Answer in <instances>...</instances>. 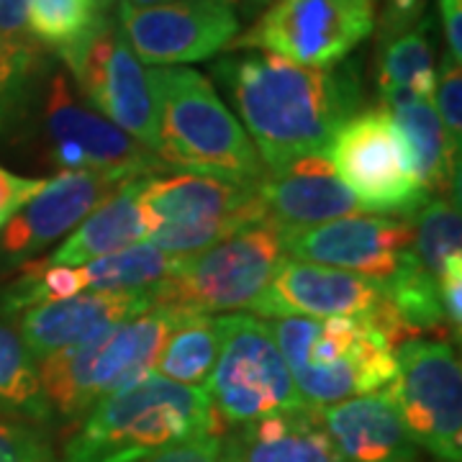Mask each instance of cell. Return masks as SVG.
<instances>
[{
	"label": "cell",
	"mask_w": 462,
	"mask_h": 462,
	"mask_svg": "<svg viewBox=\"0 0 462 462\" xmlns=\"http://www.w3.org/2000/svg\"><path fill=\"white\" fill-rule=\"evenodd\" d=\"M247 126L264 170L321 154L331 136L360 108L355 67H303L275 54L229 57L214 67Z\"/></svg>",
	"instance_id": "6da1fadb"
},
{
	"label": "cell",
	"mask_w": 462,
	"mask_h": 462,
	"mask_svg": "<svg viewBox=\"0 0 462 462\" xmlns=\"http://www.w3.org/2000/svg\"><path fill=\"white\" fill-rule=\"evenodd\" d=\"M226 424L203 388L182 385L157 373L132 383L83 416L67 442L65 462H142L170 447L221 437Z\"/></svg>",
	"instance_id": "7a4b0ae2"
},
{
	"label": "cell",
	"mask_w": 462,
	"mask_h": 462,
	"mask_svg": "<svg viewBox=\"0 0 462 462\" xmlns=\"http://www.w3.org/2000/svg\"><path fill=\"white\" fill-rule=\"evenodd\" d=\"M147 78L157 116L154 154L165 165L221 180L263 178L264 162L249 134L206 75L190 67H154Z\"/></svg>",
	"instance_id": "3957f363"
},
{
	"label": "cell",
	"mask_w": 462,
	"mask_h": 462,
	"mask_svg": "<svg viewBox=\"0 0 462 462\" xmlns=\"http://www.w3.org/2000/svg\"><path fill=\"white\" fill-rule=\"evenodd\" d=\"M270 331L298 393L314 409L378 393L396 378V349L367 319L285 316L270 321Z\"/></svg>",
	"instance_id": "277c9868"
},
{
	"label": "cell",
	"mask_w": 462,
	"mask_h": 462,
	"mask_svg": "<svg viewBox=\"0 0 462 462\" xmlns=\"http://www.w3.org/2000/svg\"><path fill=\"white\" fill-rule=\"evenodd\" d=\"M180 319L160 309L108 327L83 345L39 360L42 393L51 416L83 419L100 398L154 373V360L170 329Z\"/></svg>",
	"instance_id": "5b68a950"
},
{
	"label": "cell",
	"mask_w": 462,
	"mask_h": 462,
	"mask_svg": "<svg viewBox=\"0 0 462 462\" xmlns=\"http://www.w3.org/2000/svg\"><path fill=\"white\" fill-rule=\"evenodd\" d=\"M282 257V231L275 224L245 226L211 247L178 257L165 281L149 288L152 309L178 319L252 309Z\"/></svg>",
	"instance_id": "8992f818"
},
{
	"label": "cell",
	"mask_w": 462,
	"mask_h": 462,
	"mask_svg": "<svg viewBox=\"0 0 462 462\" xmlns=\"http://www.w3.org/2000/svg\"><path fill=\"white\" fill-rule=\"evenodd\" d=\"M257 182L221 180L196 172L149 175L139 188V206L147 224L144 242L172 257H185L245 226L267 221Z\"/></svg>",
	"instance_id": "52a82bcc"
},
{
	"label": "cell",
	"mask_w": 462,
	"mask_h": 462,
	"mask_svg": "<svg viewBox=\"0 0 462 462\" xmlns=\"http://www.w3.org/2000/svg\"><path fill=\"white\" fill-rule=\"evenodd\" d=\"M203 391L226 427L309 406L275 345L270 321L247 314L224 316L221 352Z\"/></svg>",
	"instance_id": "ba28073f"
},
{
	"label": "cell",
	"mask_w": 462,
	"mask_h": 462,
	"mask_svg": "<svg viewBox=\"0 0 462 462\" xmlns=\"http://www.w3.org/2000/svg\"><path fill=\"white\" fill-rule=\"evenodd\" d=\"M327 160L337 178L373 214L413 216L430 196L416 180L406 142L385 108H367L349 116L331 136Z\"/></svg>",
	"instance_id": "9c48e42d"
},
{
	"label": "cell",
	"mask_w": 462,
	"mask_h": 462,
	"mask_svg": "<svg viewBox=\"0 0 462 462\" xmlns=\"http://www.w3.org/2000/svg\"><path fill=\"white\" fill-rule=\"evenodd\" d=\"M375 29V0H278L226 50H263L303 67H337Z\"/></svg>",
	"instance_id": "30bf717a"
},
{
	"label": "cell",
	"mask_w": 462,
	"mask_h": 462,
	"mask_svg": "<svg viewBox=\"0 0 462 462\" xmlns=\"http://www.w3.org/2000/svg\"><path fill=\"white\" fill-rule=\"evenodd\" d=\"M398 373L388 385L416 447L439 462H462V370L447 339H411L396 349Z\"/></svg>",
	"instance_id": "8fae6325"
},
{
	"label": "cell",
	"mask_w": 462,
	"mask_h": 462,
	"mask_svg": "<svg viewBox=\"0 0 462 462\" xmlns=\"http://www.w3.org/2000/svg\"><path fill=\"white\" fill-rule=\"evenodd\" d=\"M75 75L88 103L134 142L157 152V116L147 69L114 18H103L96 32L60 54Z\"/></svg>",
	"instance_id": "7c38bea8"
},
{
	"label": "cell",
	"mask_w": 462,
	"mask_h": 462,
	"mask_svg": "<svg viewBox=\"0 0 462 462\" xmlns=\"http://www.w3.org/2000/svg\"><path fill=\"white\" fill-rule=\"evenodd\" d=\"M118 29L139 62L175 67L226 50L239 33V18L224 0H170L149 8L121 0Z\"/></svg>",
	"instance_id": "4fadbf2b"
},
{
	"label": "cell",
	"mask_w": 462,
	"mask_h": 462,
	"mask_svg": "<svg viewBox=\"0 0 462 462\" xmlns=\"http://www.w3.org/2000/svg\"><path fill=\"white\" fill-rule=\"evenodd\" d=\"M44 129L54 162L62 170H114L149 178L167 167L154 152L75 98L62 72L51 78L47 90Z\"/></svg>",
	"instance_id": "5bb4252c"
},
{
	"label": "cell",
	"mask_w": 462,
	"mask_h": 462,
	"mask_svg": "<svg viewBox=\"0 0 462 462\" xmlns=\"http://www.w3.org/2000/svg\"><path fill=\"white\" fill-rule=\"evenodd\" d=\"M132 180L114 170H62L0 229V252L29 257L47 249Z\"/></svg>",
	"instance_id": "9a60e30c"
},
{
	"label": "cell",
	"mask_w": 462,
	"mask_h": 462,
	"mask_svg": "<svg viewBox=\"0 0 462 462\" xmlns=\"http://www.w3.org/2000/svg\"><path fill=\"white\" fill-rule=\"evenodd\" d=\"M413 224L398 216H345L314 229L285 231L282 247L293 260L388 278L411 249Z\"/></svg>",
	"instance_id": "2e32d148"
},
{
	"label": "cell",
	"mask_w": 462,
	"mask_h": 462,
	"mask_svg": "<svg viewBox=\"0 0 462 462\" xmlns=\"http://www.w3.org/2000/svg\"><path fill=\"white\" fill-rule=\"evenodd\" d=\"M385 300V281L337 267L282 257L273 281L252 303V311L270 319H373Z\"/></svg>",
	"instance_id": "e0dca14e"
},
{
	"label": "cell",
	"mask_w": 462,
	"mask_h": 462,
	"mask_svg": "<svg viewBox=\"0 0 462 462\" xmlns=\"http://www.w3.org/2000/svg\"><path fill=\"white\" fill-rule=\"evenodd\" d=\"M257 193L267 221L282 234L365 214L360 200L337 178L324 152L306 154L278 170H264L257 182Z\"/></svg>",
	"instance_id": "ac0fdd59"
},
{
	"label": "cell",
	"mask_w": 462,
	"mask_h": 462,
	"mask_svg": "<svg viewBox=\"0 0 462 462\" xmlns=\"http://www.w3.org/2000/svg\"><path fill=\"white\" fill-rule=\"evenodd\" d=\"M149 309V291H93L23 309L18 331L33 360H44L60 349L83 345L108 327L147 314Z\"/></svg>",
	"instance_id": "d6986e66"
},
{
	"label": "cell",
	"mask_w": 462,
	"mask_h": 462,
	"mask_svg": "<svg viewBox=\"0 0 462 462\" xmlns=\"http://www.w3.org/2000/svg\"><path fill=\"white\" fill-rule=\"evenodd\" d=\"M218 462H345L321 409L300 406L226 427L218 439Z\"/></svg>",
	"instance_id": "ffe728a7"
},
{
	"label": "cell",
	"mask_w": 462,
	"mask_h": 462,
	"mask_svg": "<svg viewBox=\"0 0 462 462\" xmlns=\"http://www.w3.org/2000/svg\"><path fill=\"white\" fill-rule=\"evenodd\" d=\"M321 419L345 462H419L416 442L385 391L327 406Z\"/></svg>",
	"instance_id": "44dd1931"
},
{
	"label": "cell",
	"mask_w": 462,
	"mask_h": 462,
	"mask_svg": "<svg viewBox=\"0 0 462 462\" xmlns=\"http://www.w3.org/2000/svg\"><path fill=\"white\" fill-rule=\"evenodd\" d=\"M144 178L126 182L118 193L98 206L78 229L44 260L47 264H85L108 252L147 239V224L139 206V188Z\"/></svg>",
	"instance_id": "7402d4cb"
},
{
	"label": "cell",
	"mask_w": 462,
	"mask_h": 462,
	"mask_svg": "<svg viewBox=\"0 0 462 462\" xmlns=\"http://www.w3.org/2000/svg\"><path fill=\"white\" fill-rule=\"evenodd\" d=\"M434 23L424 16L411 29L380 42L378 88L383 108L393 111L434 98Z\"/></svg>",
	"instance_id": "603a6c76"
},
{
	"label": "cell",
	"mask_w": 462,
	"mask_h": 462,
	"mask_svg": "<svg viewBox=\"0 0 462 462\" xmlns=\"http://www.w3.org/2000/svg\"><path fill=\"white\" fill-rule=\"evenodd\" d=\"M406 142L416 180L427 196L460 193V154L449 147L431 100H416L388 111Z\"/></svg>",
	"instance_id": "cb8c5ba5"
},
{
	"label": "cell",
	"mask_w": 462,
	"mask_h": 462,
	"mask_svg": "<svg viewBox=\"0 0 462 462\" xmlns=\"http://www.w3.org/2000/svg\"><path fill=\"white\" fill-rule=\"evenodd\" d=\"M221 342L224 316H185L165 337L154 370L167 380L203 388L214 373Z\"/></svg>",
	"instance_id": "d4e9b609"
},
{
	"label": "cell",
	"mask_w": 462,
	"mask_h": 462,
	"mask_svg": "<svg viewBox=\"0 0 462 462\" xmlns=\"http://www.w3.org/2000/svg\"><path fill=\"white\" fill-rule=\"evenodd\" d=\"M0 411L23 416L33 424L50 421L51 411L42 393L39 367L21 331L0 319Z\"/></svg>",
	"instance_id": "484cf974"
},
{
	"label": "cell",
	"mask_w": 462,
	"mask_h": 462,
	"mask_svg": "<svg viewBox=\"0 0 462 462\" xmlns=\"http://www.w3.org/2000/svg\"><path fill=\"white\" fill-rule=\"evenodd\" d=\"M178 257L149 242H136L124 249L96 257L83 267L85 291H149L172 273Z\"/></svg>",
	"instance_id": "4316f807"
},
{
	"label": "cell",
	"mask_w": 462,
	"mask_h": 462,
	"mask_svg": "<svg viewBox=\"0 0 462 462\" xmlns=\"http://www.w3.org/2000/svg\"><path fill=\"white\" fill-rule=\"evenodd\" d=\"M413 216H416V224H413L409 257L439 282L447 263L462 254L460 200L437 196L427 200V206L419 208Z\"/></svg>",
	"instance_id": "83f0119b"
},
{
	"label": "cell",
	"mask_w": 462,
	"mask_h": 462,
	"mask_svg": "<svg viewBox=\"0 0 462 462\" xmlns=\"http://www.w3.org/2000/svg\"><path fill=\"white\" fill-rule=\"evenodd\" d=\"M108 16L100 0H32L29 36L57 54L80 44Z\"/></svg>",
	"instance_id": "f1b7e54d"
},
{
	"label": "cell",
	"mask_w": 462,
	"mask_h": 462,
	"mask_svg": "<svg viewBox=\"0 0 462 462\" xmlns=\"http://www.w3.org/2000/svg\"><path fill=\"white\" fill-rule=\"evenodd\" d=\"M36 62V47L29 42H0V126L14 114Z\"/></svg>",
	"instance_id": "f546056e"
},
{
	"label": "cell",
	"mask_w": 462,
	"mask_h": 462,
	"mask_svg": "<svg viewBox=\"0 0 462 462\" xmlns=\"http://www.w3.org/2000/svg\"><path fill=\"white\" fill-rule=\"evenodd\" d=\"M434 96H437V116L439 124L447 134L449 147L460 154L462 147V75L460 62L452 60L447 54L437 75V85H434Z\"/></svg>",
	"instance_id": "4dcf8cb0"
},
{
	"label": "cell",
	"mask_w": 462,
	"mask_h": 462,
	"mask_svg": "<svg viewBox=\"0 0 462 462\" xmlns=\"http://www.w3.org/2000/svg\"><path fill=\"white\" fill-rule=\"evenodd\" d=\"M54 455L42 431L0 411V462H47Z\"/></svg>",
	"instance_id": "1f68e13d"
},
{
	"label": "cell",
	"mask_w": 462,
	"mask_h": 462,
	"mask_svg": "<svg viewBox=\"0 0 462 462\" xmlns=\"http://www.w3.org/2000/svg\"><path fill=\"white\" fill-rule=\"evenodd\" d=\"M44 182L47 180L21 178V175L8 172L5 167H0V229L44 188Z\"/></svg>",
	"instance_id": "d6a6232c"
},
{
	"label": "cell",
	"mask_w": 462,
	"mask_h": 462,
	"mask_svg": "<svg viewBox=\"0 0 462 462\" xmlns=\"http://www.w3.org/2000/svg\"><path fill=\"white\" fill-rule=\"evenodd\" d=\"M439 293H442V309H445L447 324L455 334V339H460L462 331V254L452 257L447 263L442 281H439Z\"/></svg>",
	"instance_id": "836d02e7"
},
{
	"label": "cell",
	"mask_w": 462,
	"mask_h": 462,
	"mask_svg": "<svg viewBox=\"0 0 462 462\" xmlns=\"http://www.w3.org/2000/svg\"><path fill=\"white\" fill-rule=\"evenodd\" d=\"M427 0H385V8L380 14V42L411 29L424 18Z\"/></svg>",
	"instance_id": "e575fe53"
},
{
	"label": "cell",
	"mask_w": 462,
	"mask_h": 462,
	"mask_svg": "<svg viewBox=\"0 0 462 462\" xmlns=\"http://www.w3.org/2000/svg\"><path fill=\"white\" fill-rule=\"evenodd\" d=\"M218 439L221 437L190 439V442L162 449L142 462H218Z\"/></svg>",
	"instance_id": "d590c367"
},
{
	"label": "cell",
	"mask_w": 462,
	"mask_h": 462,
	"mask_svg": "<svg viewBox=\"0 0 462 462\" xmlns=\"http://www.w3.org/2000/svg\"><path fill=\"white\" fill-rule=\"evenodd\" d=\"M29 3L32 0H0V42H29Z\"/></svg>",
	"instance_id": "8d00e7d4"
},
{
	"label": "cell",
	"mask_w": 462,
	"mask_h": 462,
	"mask_svg": "<svg viewBox=\"0 0 462 462\" xmlns=\"http://www.w3.org/2000/svg\"><path fill=\"white\" fill-rule=\"evenodd\" d=\"M439 11L445 21L447 54L452 60H462V0H439Z\"/></svg>",
	"instance_id": "74e56055"
},
{
	"label": "cell",
	"mask_w": 462,
	"mask_h": 462,
	"mask_svg": "<svg viewBox=\"0 0 462 462\" xmlns=\"http://www.w3.org/2000/svg\"><path fill=\"white\" fill-rule=\"evenodd\" d=\"M234 11L236 18H257L260 14H264L270 5H275L278 0H224Z\"/></svg>",
	"instance_id": "f35d334b"
},
{
	"label": "cell",
	"mask_w": 462,
	"mask_h": 462,
	"mask_svg": "<svg viewBox=\"0 0 462 462\" xmlns=\"http://www.w3.org/2000/svg\"><path fill=\"white\" fill-rule=\"evenodd\" d=\"M126 3H132L136 8H149V5H162V3H170V0H126Z\"/></svg>",
	"instance_id": "ab89813d"
},
{
	"label": "cell",
	"mask_w": 462,
	"mask_h": 462,
	"mask_svg": "<svg viewBox=\"0 0 462 462\" xmlns=\"http://www.w3.org/2000/svg\"><path fill=\"white\" fill-rule=\"evenodd\" d=\"M116 0H100V5H103V8H106V11H108V8H111V5H114Z\"/></svg>",
	"instance_id": "60d3db41"
},
{
	"label": "cell",
	"mask_w": 462,
	"mask_h": 462,
	"mask_svg": "<svg viewBox=\"0 0 462 462\" xmlns=\"http://www.w3.org/2000/svg\"><path fill=\"white\" fill-rule=\"evenodd\" d=\"M47 462H65V460H57V457H54V455H51V457H50V460H47Z\"/></svg>",
	"instance_id": "b9f144b4"
}]
</instances>
